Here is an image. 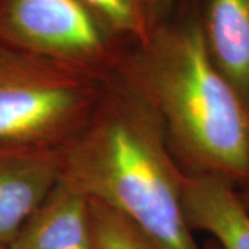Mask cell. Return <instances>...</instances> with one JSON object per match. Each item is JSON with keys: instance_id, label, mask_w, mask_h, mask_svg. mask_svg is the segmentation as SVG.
<instances>
[{"instance_id": "8992f818", "label": "cell", "mask_w": 249, "mask_h": 249, "mask_svg": "<svg viewBox=\"0 0 249 249\" xmlns=\"http://www.w3.org/2000/svg\"><path fill=\"white\" fill-rule=\"evenodd\" d=\"M205 49L249 112V0H196Z\"/></svg>"}, {"instance_id": "52a82bcc", "label": "cell", "mask_w": 249, "mask_h": 249, "mask_svg": "<svg viewBox=\"0 0 249 249\" xmlns=\"http://www.w3.org/2000/svg\"><path fill=\"white\" fill-rule=\"evenodd\" d=\"M181 205L193 232L209 234L220 249H249V212L229 180L186 176Z\"/></svg>"}, {"instance_id": "8fae6325", "label": "cell", "mask_w": 249, "mask_h": 249, "mask_svg": "<svg viewBox=\"0 0 249 249\" xmlns=\"http://www.w3.org/2000/svg\"><path fill=\"white\" fill-rule=\"evenodd\" d=\"M178 3V0H148V19L151 32L160 24L169 19Z\"/></svg>"}, {"instance_id": "5bb4252c", "label": "cell", "mask_w": 249, "mask_h": 249, "mask_svg": "<svg viewBox=\"0 0 249 249\" xmlns=\"http://www.w3.org/2000/svg\"><path fill=\"white\" fill-rule=\"evenodd\" d=\"M0 249H10L9 247H3V245H0Z\"/></svg>"}, {"instance_id": "7c38bea8", "label": "cell", "mask_w": 249, "mask_h": 249, "mask_svg": "<svg viewBox=\"0 0 249 249\" xmlns=\"http://www.w3.org/2000/svg\"><path fill=\"white\" fill-rule=\"evenodd\" d=\"M238 196H240L241 202L244 204V206L247 208V211L249 212V187L238 188Z\"/></svg>"}, {"instance_id": "5b68a950", "label": "cell", "mask_w": 249, "mask_h": 249, "mask_svg": "<svg viewBox=\"0 0 249 249\" xmlns=\"http://www.w3.org/2000/svg\"><path fill=\"white\" fill-rule=\"evenodd\" d=\"M60 175L61 148L0 142V245L9 247Z\"/></svg>"}, {"instance_id": "ba28073f", "label": "cell", "mask_w": 249, "mask_h": 249, "mask_svg": "<svg viewBox=\"0 0 249 249\" xmlns=\"http://www.w3.org/2000/svg\"><path fill=\"white\" fill-rule=\"evenodd\" d=\"M10 249H91L89 198L58 180Z\"/></svg>"}, {"instance_id": "277c9868", "label": "cell", "mask_w": 249, "mask_h": 249, "mask_svg": "<svg viewBox=\"0 0 249 249\" xmlns=\"http://www.w3.org/2000/svg\"><path fill=\"white\" fill-rule=\"evenodd\" d=\"M0 43L106 79L130 46L83 0H0Z\"/></svg>"}, {"instance_id": "30bf717a", "label": "cell", "mask_w": 249, "mask_h": 249, "mask_svg": "<svg viewBox=\"0 0 249 249\" xmlns=\"http://www.w3.org/2000/svg\"><path fill=\"white\" fill-rule=\"evenodd\" d=\"M107 21L129 45H140L151 35L148 0H83Z\"/></svg>"}, {"instance_id": "9c48e42d", "label": "cell", "mask_w": 249, "mask_h": 249, "mask_svg": "<svg viewBox=\"0 0 249 249\" xmlns=\"http://www.w3.org/2000/svg\"><path fill=\"white\" fill-rule=\"evenodd\" d=\"M91 249H160L134 224L104 204L89 199Z\"/></svg>"}, {"instance_id": "6da1fadb", "label": "cell", "mask_w": 249, "mask_h": 249, "mask_svg": "<svg viewBox=\"0 0 249 249\" xmlns=\"http://www.w3.org/2000/svg\"><path fill=\"white\" fill-rule=\"evenodd\" d=\"M158 116L186 176L249 187V112L206 53L196 0L130 45L112 73Z\"/></svg>"}, {"instance_id": "4fadbf2b", "label": "cell", "mask_w": 249, "mask_h": 249, "mask_svg": "<svg viewBox=\"0 0 249 249\" xmlns=\"http://www.w3.org/2000/svg\"><path fill=\"white\" fill-rule=\"evenodd\" d=\"M201 249H220V248H219V245H217L212 238H208V240L204 242V245L201 247Z\"/></svg>"}, {"instance_id": "3957f363", "label": "cell", "mask_w": 249, "mask_h": 249, "mask_svg": "<svg viewBox=\"0 0 249 249\" xmlns=\"http://www.w3.org/2000/svg\"><path fill=\"white\" fill-rule=\"evenodd\" d=\"M107 79L0 43V142L61 148L89 119Z\"/></svg>"}, {"instance_id": "7a4b0ae2", "label": "cell", "mask_w": 249, "mask_h": 249, "mask_svg": "<svg viewBox=\"0 0 249 249\" xmlns=\"http://www.w3.org/2000/svg\"><path fill=\"white\" fill-rule=\"evenodd\" d=\"M184 178L158 116L114 75L61 147L60 180L122 214L160 249H201L183 213Z\"/></svg>"}]
</instances>
